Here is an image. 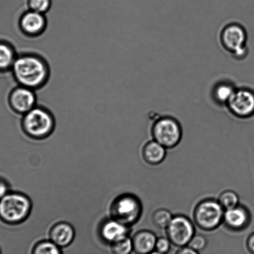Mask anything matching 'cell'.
Here are the masks:
<instances>
[{
  "instance_id": "obj_1",
  "label": "cell",
  "mask_w": 254,
  "mask_h": 254,
  "mask_svg": "<svg viewBox=\"0 0 254 254\" xmlns=\"http://www.w3.org/2000/svg\"><path fill=\"white\" fill-rule=\"evenodd\" d=\"M11 71L18 85L35 91L45 87L51 75L48 62L36 54L18 55Z\"/></svg>"
},
{
  "instance_id": "obj_2",
  "label": "cell",
  "mask_w": 254,
  "mask_h": 254,
  "mask_svg": "<svg viewBox=\"0 0 254 254\" xmlns=\"http://www.w3.org/2000/svg\"><path fill=\"white\" fill-rule=\"evenodd\" d=\"M33 203L28 194L10 191L0 199V220L9 226L23 223L30 216Z\"/></svg>"
},
{
  "instance_id": "obj_3",
  "label": "cell",
  "mask_w": 254,
  "mask_h": 254,
  "mask_svg": "<svg viewBox=\"0 0 254 254\" xmlns=\"http://www.w3.org/2000/svg\"><path fill=\"white\" fill-rule=\"evenodd\" d=\"M56 119L46 108L37 105L22 117L21 127L27 136L33 140H44L56 129Z\"/></svg>"
},
{
  "instance_id": "obj_4",
  "label": "cell",
  "mask_w": 254,
  "mask_h": 254,
  "mask_svg": "<svg viewBox=\"0 0 254 254\" xmlns=\"http://www.w3.org/2000/svg\"><path fill=\"white\" fill-rule=\"evenodd\" d=\"M144 211V206L139 197L132 193L118 194L110 204L111 218L130 227L140 221Z\"/></svg>"
},
{
  "instance_id": "obj_5",
  "label": "cell",
  "mask_w": 254,
  "mask_h": 254,
  "mask_svg": "<svg viewBox=\"0 0 254 254\" xmlns=\"http://www.w3.org/2000/svg\"><path fill=\"white\" fill-rule=\"evenodd\" d=\"M152 139L167 149L176 147L183 137V129L179 121L169 115L158 116L150 128Z\"/></svg>"
},
{
  "instance_id": "obj_6",
  "label": "cell",
  "mask_w": 254,
  "mask_h": 254,
  "mask_svg": "<svg viewBox=\"0 0 254 254\" xmlns=\"http://www.w3.org/2000/svg\"><path fill=\"white\" fill-rule=\"evenodd\" d=\"M225 210L218 199L207 198L201 199L194 206L193 221L201 230L212 232L216 230L223 224Z\"/></svg>"
},
{
  "instance_id": "obj_7",
  "label": "cell",
  "mask_w": 254,
  "mask_h": 254,
  "mask_svg": "<svg viewBox=\"0 0 254 254\" xmlns=\"http://www.w3.org/2000/svg\"><path fill=\"white\" fill-rule=\"evenodd\" d=\"M248 33L242 24L231 23L223 27L219 40L224 50L236 60H243L248 55Z\"/></svg>"
},
{
  "instance_id": "obj_8",
  "label": "cell",
  "mask_w": 254,
  "mask_h": 254,
  "mask_svg": "<svg viewBox=\"0 0 254 254\" xmlns=\"http://www.w3.org/2000/svg\"><path fill=\"white\" fill-rule=\"evenodd\" d=\"M165 230L172 245L180 248L188 246L196 234V226L188 216L177 214L174 215Z\"/></svg>"
},
{
  "instance_id": "obj_9",
  "label": "cell",
  "mask_w": 254,
  "mask_h": 254,
  "mask_svg": "<svg viewBox=\"0 0 254 254\" xmlns=\"http://www.w3.org/2000/svg\"><path fill=\"white\" fill-rule=\"evenodd\" d=\"M229 112L239 119H248L254 115V90L248 87H237L226 105Z\"/></svg>"
},
{
  "instance_id": "obj_10",
  "label": "cell",
  "mask_w": 254,
  "mask_h": 254,
  "mask_svg": "<svg viewBox=\"0 0 254 254\" xmlns=\"http://www.w3.org/2000/svg\"><path fill=\"white\" fill-rule=\"evenodd\" d=\"M8 103L14 113L23 116L38 105L36 91L23 86H16L9 93Z\"/></svg>"
},
{
  "instance_id": "obj_11",
  "label": "cell",
  "mask_w": 254,
  "mask_h": 254,
  "mask_svg": "<svg viewBox=\"0 0 254 254\" xmlns=\"http://www.w3.org/2000/svg\"><path fill=\"white\" fill-rule=\"evenodd\" d=\"M132 229L130 227L108 216L103 219L98 226V236L103 243L110 246L121 239L129 236Z\"/></svg>"
},
{
  "instance_id": "obj_12",
  "label": "cell",
  "mask_w": 254,
  "mask_h": 254,
  "mask_svg": "<svg viewBox=\"0 0 254 254\" xmlns=\"http://www.w3.org/2000/svg\"><path fill=\"white\" fill-rule=\"evenodd\" d=\"M251 221L250 211L246 206L239 204L234 208L225 210L223 224L229 231L239 233L248 228Z\"/></svg>"
},
{
  "instance_id": "obj_13",
  "label": "cell",
  "mask_w": 254,
  "mask_h": 254,
  "mask_svg": "<svg viewBox=\"0 0 254 254\" xmlns=\"http://www.w3.org/2000/svg\"><path fill=\"white\" fill-rule=\"evenodd\" d=\"M46 14L29 9L22 14L19 27L24 34L29 37H38L46 31L48 27Z\"/></svg>"
},
{
  "instance_id": "obj_14",
  "label": "cell",
  "mask_w": 254,
  "mask_h": 254,
  "mask_svg": "<svg viewBox=\"0 0 254 254\" xmlns=\"http://www.w3.org/2000/svg\"><path fill=\"white\" fill-rule=\"evenodd\" d=\"M49 240L62 249L71 245L76 238V229L72 224L67 221H60L54 224L49 229Z\"/></svg>"
},
{
  "instance_id": "obj_15",
  "label": "cell",
  "mask_w": 254,
  "mask_h": 254,
  "mask_svg": "<svg viewBox=\"0 0 254 254\" xmlns=\"http://www.w3.org/2000/svg\"><path fill=\"white\" fill-rule=\"evenodd\" d=\"M167 150L154 139L148 140L142 147L141 157L145 164L157 166L166 159Z\"/></svg>"
},
{
  "instance_id": "obj_16",
  "label": "cell",
  "mask_w": 254,
  "mask_h": 254,
  "mask_svg": "<svg viewBox=\"0 0 254 254\" xmlns=\"http://www.w3.org/2000/svg\"><path fill=\"white\" fill-rule=\"evenodd\" d=\"M157 237L154 232L141 229L136 232L131 238L133 253L135 254H149L155 251Z\"/></svg>"
},
{
  "instance_id": "obj_17",
  "label": "cell",
  "mask_w": 254,
  "mask_h": 254,
  "mask_svg": "<svg viewBox=\"0 0 254 254\" xmlns=\"http://www.w3.org/2000/svg\"><path fill=\"white\" fill-rule=\"evenodd\" d=\"M236 88L234 84L229 80L218 81L212 89V98L217 105L226 107Z\"/></svg>"
},
{
  "instance_id": "obj_18",
  "label": "cell",
  "mask_w": 254,
  "mask_h": 254,
  "mask_svg": "<svg viewBox=\"0 0 254 254\" xmlns=\"http://www.w3.org/2000/svg\"><path fill=\"white\" fill-rule=\"evenodd\" d=\"M18 55L10 43L5 40L0 41V73L10 71Z\"/></svg>"
},
{
  "instance_id": "obj_19",
  "label": "cell",
  "mask_w": 254,
  "mask_h": 254,
  "mask_svg": "<svg viewBox=\"0 0 254 254\" xmlns=\"http://www.w3.org/2000/svg\"><path fill=\"white\" fill-rule=\"evenodd\" d=\"M31 254H63V249L49 239L37 242L32 248Z\"/></svg>"
},
{
  "instance_id": "obj_20",
  "label": "cell",
  "mask_w": 254,
  "mask_h": 254,
  "mask_svg": "<svg viewBox=\"0 0 254 254\" xmlns=\"http://www.w3.org/2000/svg\"><path fill=\"white\" fill-rule=\"evenodd\" d=\"M174 214L169 209L160 208L155 209L152 214V221L157 228L160 229H166L170 222L173 218Z\"/></svg>"
},
{
  "instance_id": "obj_21",
  "label": "cell",
  "mask_w": 254,
  "mask_h": 254,
  "mask_svg": "<svg viewBox=\"0 0 254 254\" xmlns=\"http://www.w3.org/2000/svg\"><path fill=\"white\" fill-rule=\"evenodd\" d=\"M217 199L224 210L234 208L240 204L239 194L232 190L222 191Z\"/></svg>"
},
{
  "instance_id": "obj_22",
  "label": "cell",
  "mask_w": 254,
  "mask_h": 254,
  "mask_svg": "<svg viewBox=\"0 0 254 254\" xmlns=\"http://www.w3.org/2000/svg\"><path fill=\"white\" fill-rule=\"evenodd\" d=\"M111 253L112 254H131L133 253L132 239L130 236L111 244Z\"/></svg>"
},
{
  "instance_id": "obj_23",
  "label": "cell",
  "mask_w": 254,
  "mask_h": 254,
  "mask_svg": "<svg viewBox=\"0 0 254 254\" xmlns=\"http://www.w3.org/2000/svg\"><path fill=\"white\" fill-rule=\"evenodd\" d=\"M29 9L46 14L51 10L52 0H29Z\"/></svg>"
},
{
  "instance_id": "obj_24",
  "label": "cell",
  "mask_w": 254,
  "mask_h": 254,
  "mask_svg": "<svg viewBox=\"0 0 254 254\" xmlns=\"http://www.w3.org/2000/svg\"><path fill=\"white\" fill-rule=\"evenodd\" d=\"M207 246H208V240H207L206 237L196 233L194 234V236L188 244L190 248L199 252V253L204 251L206 248Z\"/></svg>"
},
{
  "instance_id": "obj_25",
  "label": "cell",
  "mask_w": 254,
  "mask_h": 254,
  "mask_svg": "<svg viewBox=\"0 0 254 254\" xmlns=\"http://www.w3.org/2000/svg\"><path fill=\"white\" fill-rule=\"evenodd\" d=\"M172 244L167 237L157 238L155 243V251L162 254H167L171 251Z\"/></svg>"
},
{
  "instance_id": "obj_26",
  "label": "cell",
  "mask_w": 254,
  "mask_h": 254,
  "mask_svg": "<svg viewBox=\"0 0 254 254\" xmlns=\"http://www.w3.org/2000/svg\"><path fill=\"white\" fill-rule=\"evenodd\" d=\"M10 191V184L6 179L0 177V199L3 198Z\"/></svg>"
},
{
  "instance_id": "obj_27",
  "label": "cell",
  "mask_w": 254,
  "mask_h": 254,
  "mask_svg": "<svg viewBox=\"0 0 254 254\" xmlns=\"http://www.w3.org/2000/svg\"><path fill=\"white\" fill-rule=\"evenodd\" d=\"M246 246L249 253L254 254V233H251L247 238Z\"/></svg>"
},
{
  "instance_id": "obj_28",
  "label": "cell",
  "mask_w": 254,
  "mask_h": 254,
  "mask_svg": "<svg viewBox=\"0 0 254 254\" xmlns=\"http://www.w3.org/2000/svg\"><path fill=\"white\" fill-rule=\"evenodd\" d=\"M175 254H199V253L187 246L180 248Z\"/></svg>"
},
{
  "instance_id": "obj_29",
  "label": "cell",
  "mask_w": 254,
  "mask_h": 254,
  "mask_svg": "<svg viewBox=\"0 0 254 254\" xmlns=\"http://www.w3.org/2000/svg\"><path fill=\"white\" fill-rule=\"evenodd\" d=\"M149 254H162L158 253V252L154 251L152 252L151 253H150Z\"/></svg>"
},
{
  "instance_id": "obj_30",
  "label": "cell",
  "mask_w": 254,
  "mask_h": 254,
  "mask_svg": "<svg viewBox=\"0 0 254 254\" xmlns=\"http://www.w3.org/2000/svg\"><path fill=\"white\" fill-rule=\"evenodd\" d=\"M0 254H2L1 249L0 248Z\"/></svg>"
}]
</instances>
